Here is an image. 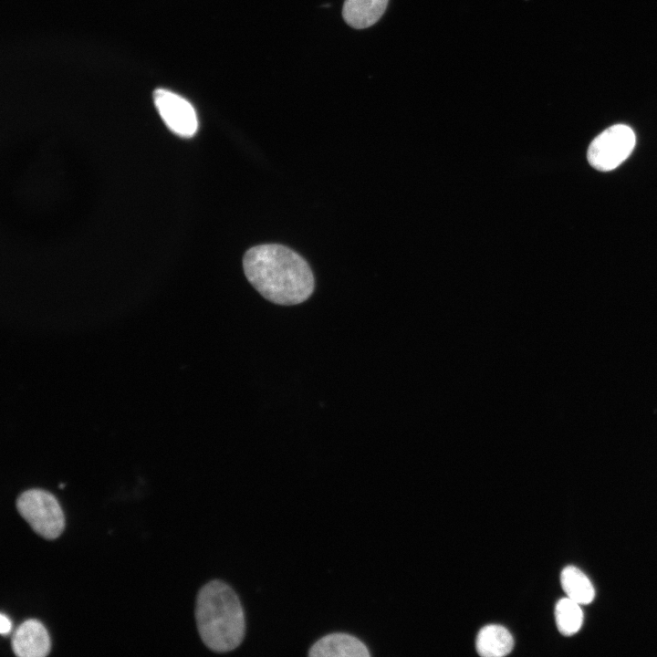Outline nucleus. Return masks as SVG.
<instances>
[{
    "label": "nucleus",
    "mask_w": 657,
    "mask_h": 657,
    "mask_svg": "<svg viewBox=\"0 0 657 657\" xmlns=\"http://www.w3.org/2000/svg\"><path fill=\"white\" fill-rule=\"evenodd\" d=\"M243 266L251 285L267 300L297 305L314 289V276L306 260L281 245L254 246L246 251Z\"/></svg>",
    "instance_id": "obj_1"
},
{
    "label": "nucleus",
    "mask_w": 657,
    "mask_h": 657,
    "mask_svg": "<svg viewBox=\"0 0 657 657\" xmlns=\"http://www.w3.org/2000/svg\"><path fill=\"white\" fill-rule=\"evenodd\" d=\"M195 620L203 642L214 652H230L243 641L245 612L236 593L224 581L212 580L199 590Z\"/></svg>",
    "instance_id": "obj_2"
},
{
    "label": "nucleus",
    "mask_w": 657,
    "mask_h": 657,
    "mask_svg": "<svg viewBox=\"0 0 657 657\" xmlns=\"http://www.w3.org/2000/svg\"><path fill=\"white\" fill-rule=\"evenodd\" d=\"M16 509L35 533L47 539L60 536L65 527L62 509L56 497L42 489H29L16 499Z\"/></svg>",
    "instance_id": "obj_3"
},
{
    "label": "nucleus",
    "mask_w": 657,
    "mask_h": 657,
    "mask_svg": "<svg viewBox=\"0 0 657 657\" xmlns=\"http://www.w3.org/2000/svg\"><path fill=\"white\" fill-rule=\"evenodd\" d=\"M635 143L634 131L629 126L613 125L591 141L587 153L588 161L596 170L611 171L631 155Z\"/></svg>",
    "instance_id": "obj_4"
},
{
    "label": "nucleus",
    "mask_w": 657,
    "mask_h": 657,
    "mask_svg": "<svg viewBox=\"0 0 657 657\" xmlns=\"http://www.w3.org/2000/svg\"><path fill=\"white\" fill-rule=\"evenodd\" d=\"M153 99L161 118L173 133L185 138L195 134L197 116L188 100L163 89H155Z\"/></svg>",
    "instance_id": "obj_5"
},
{
    "label": "nucleus",
    "mask_w": 657,
    "mask_h": 657,
    "mask_svg": "<svg viewBox=\"0 0 657 657\" xmlns=\"http://www.w3.org/2000/svg\"><path fill=\"white\" fill-rule=\"evenodd\" d=\"M11 647L18 657H44L50 651L49 635L39 620H26L13 633Z\"/></svg>",
    "instance_id": "obj_6"
},
{
    "label": "nucleus",
    "mask_w": 657,
    "mask_h": 657,
    "mask_svg": "<svg viewBox=\"0 0 657 657\" xmlns=\"http://www.w3.org/2000/svg\"><path fill=\"white\" fill-rule=\"evenodd\" d=\"M311 657H368L370 652L366 645L358 638L336 632L325 635L309 649Z\"/></svg>",
    "instance_id": "obj_7"
},
{
    "label": "nucleus",
    "mask_w": 657,
    "mask_h": 657,
    "mask_svg": "<svg viewBox=\"0 0 657 657\" xmlns=\"http://www.w3.org/2000/svg\"><path fill=\"white\" fill-rule=\"evenodd\" d=\"M387 5L388 0H345L343 18L354 28H366L381 17Z\"/></svg>",
    "instance_id": "obj_8"
},
{
    "label": "nucleus",
    "mask_w": 657,
    "mask_h": 657,
    "mask_svg": "<svg viewBox=\"0 0 657 657\" xmlns=\"http://www.w3.org/2000/svg\"><path fill=\"white\" fill-rule=\"evenodd\" d=\"M514 646L511 633L503 626L489 624L483 627L476 637L475 648L483 657H501L508 654Z\"/></svg>",
    "instance_id": "obj_9"
},
{
    "label": "nucleus",
    "mask_w": 657,
    "mask_h": 657,
    "mask_svg": "<svg viewBox=\"0 0 657 657\" xmlns=\"http://www.w3.org/2000/svg\"><path fill=\"white\" fill-rule=\"evenodd\" d=\"M560 583L567 597L580 605L589 604L594 600L595 589L591 581L577 567L564 568L560 574Z\"/></svg>",
    "instance_id": "obj_10"
},
{
    "label": "nucleus",
    "mask_w": 657,
    "mask_h": 657,
    "mask_svg": "<svg viewBox=\"0 0 657 657\" xmlns=\"http://www.w3.org/2000/svg\"><path fill=\"white\" fill-rule=\"evenodd\" d=\"M581 605L568 597L560 599L555 608L556 624L559 632L565 636L577 633L583 622Z\"/></svg>",
    "instance_id": "obj_11"
},
{
    "label": "nucleus",
    "mask_w": 657,
    "mask_h": 657,
    "mask_svg": "<svg viewBox=\"0 0 657 657\" xmlns=\"http://www.w3.org/2000/svg\"><path fill=\"white\" fill-rule=\"evenodd\" d=\"M11 630V621L4 614H0V632L3 636L7 634Z\"/></svg>",
    "instance_id": "obj_12"
}]
</instances>
